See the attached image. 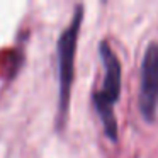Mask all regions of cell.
Instances as JSON below:
<instances>
[{
	"mask_svg": "<svg viewBox=\"0 0 158 158\" xmlns=\"http://www.w3.org/2000/svg\"><path fill=\"white\" fill-rule=\"evenodd\" d=\"M99 55L104 65V82L100 90L94 92L92 100L94 107H95L97 114L100 117L104 133L107 134L112 143L117 141V117L114 112V106L119 100L121 95V77H123V68H121V61L117 55L114 53L112 46L104 39L99 44Z\"/></svg>",
	"mask_w": 158,
	"mask_h": 158,
	"instance_id": "1",
	"label": "cell"
},
{
	"mask_svg": "<svg viewBox=\"0 0 158 158\" xmlns=\"http://www.w3.org/2000/svg\"><path fill=\"white\" fill-rule=\"evenodd\" d=\"M83 21V5H77L75 12L72 15V21L68 22L61 31L56 43L58 51V82H60V100H58V124L63 126L66 121L70 106V94L73 85V75H75V55L77 44H78L80 26Z\"/></svg>",
	"mask_w": 158,
	"mask_h": 158,
	"instance_id": "2",
	"label": "cell"
},
{
	"mask_svg": "<svg viewBox=\"0 0 158 158\" xmlns=\"http://www.w3.org/2000/svg\"><path fill=\"white\" fill-rule=\"evenodd\" d=\"M138 106L144 121H155L158 109V41H151L144 49Z\"/></svg>",
	"mask_w": 158,
	"mask_h": 158,
	"instance_id": "3",
	"label": "cell"
}]
</instances>
